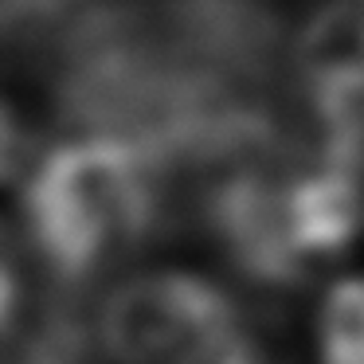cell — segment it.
I'll use <instances>...</instances> for the list:
<instances>
[{"label":"cell","instance_id":"6da1fadb","mask_svg":"<svg viewBox=\"0 0 364 364\" xmlns=\"http://www.w3.org/2000/svg\"><path fill=\"white\" fill-rule=\"evenodd\" d=\"M28 247L59 286H90L106 267L141 251L168 223L173 200L161 161L114 134L55 145L20 196Z\"/></svg>","mask_w":364,"mask_h":364},{"label":"cell","instance_id":"7a4b0ae2","mask_svg":"<svg viewBox=\"0 0 364 364\" xmlns=\"http://www.w3.org/2000/svg\"><path fill=\"white\" fill-rule=\"evenodd\" d=\"M95 348L106 364H267L235 298L192 270H141L102 298Z\"/></svg>","mask_w":364,"mask_h":364},{"label":"cell","instance_id":"3957f363","mask_svg":"<svg viewBox=\"0 0 364 364\" xmlns=\"http://www.w3.org/2000/svg\"><path fill=\"white\" fill-rule=\"evenodd\" d=\"M290 59L309 118L364 122V0H317Z\"/></svg>","mask_w":364,"mask_h":364},{"label":"cell","instance_id":"277c9868","mask_svg":"<svg viewBox=\"0 0 364 364\" xmlns=\"http://www.w3.org/2000/svg\"><path fill=\"white\" fill-rule=\"evenodd\" d=\"M317 364H364V278H341L321 298Z\"/></svg>","mask_w":364,"mask_h":364},{"label":"cell","instance_id":"5b68a950","mask_svg":"<svg viewBox=\"0 0 364 364\" xmlns=\"http://www.w3.org/2000/svg\"><path fill=\"white\" fill-rule=\"evenodd\" d=\"M24 301V270H20V247L4 223H0V337L20 321Z\"/></svg>","mask_w":364,"mask_h":364},{"label":"cell","instance_id":"8992f818","mask_svg":"<svg viewBox=\"0 0 364 364\" xmlns=\"http://www.w3.org/2000/svg\"><path fill=\"white\" fill-rule=\"evenodd\" d=\"M28 161V129L20 110L0 95V184H9L12 176L24 168Z\"/></svg>","mask_w":364,"mask_h":364}]
</instances>
